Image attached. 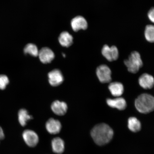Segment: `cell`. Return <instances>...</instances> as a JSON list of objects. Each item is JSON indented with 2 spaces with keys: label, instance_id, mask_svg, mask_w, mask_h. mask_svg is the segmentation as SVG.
<instances>
[{
  "label": "cell",
  "instance_id": "obj_15",
  "mask_svg": "<svg viewBox=\"0 0 154 154\" xmlns=\"http://www.w3.org/2000/svg\"><path fill=\"white\" fill-rule=\"evenodd\" d=\"M52 147L54 152L58 154H62L65 149L64 142L60 137H56L52 140Z\"/></svg>",
  "mask_w": 154,
  "mask_h": 154
},
{
  "label": "cell",
  "instance_id": "obj_8",
  "mask_svg": "<svg viewBox=\"0 0 154 154\" xmlns=\"http://www.w3.org/2000/svg\"><path fill=\"white\" fill-rule=\"evenodd\" d=\"M38 56L42 63L47 64L51 63L53 60L55 58V54L50 48L45 47L40 50Z\"/></svg>",
  "mask_w": 154,
  "mask_h": 154
},
{
  "label": "cell",
  "instance_id": "obj_14",
  "mask_svg": "<svg viewBox=\"0 0 154 154\" xmlns=\"http://www.w3.org/2000/svg\"><path fill=\"white\" fill-rule=\"evenodd\" d=\"M109 88L112 95L115 97L121 96L124 91V86L120 82L111 83L109 86Z\"/></svg>",
  "mask_w": 154,
  "mask_h": 154
},
{
  "label": "cell",
  "instance_id": "obj_17",
  "mask_svg": "<svg viewBox=\"0 0 154 154\" xmlns=\"http://www.w3.org/2000/svg\"><path fill=\"white\" fill-rule=\"evenodd\" d=\"M18 117L19 122L22 126H26L28 121L32 119V116L29 114L28 111L24 109H21L19 111Z\"/></svg>",
  "mask_w": 154,
  "mask_h": 154
},
{
  "label": "cell",
  "instance_id": "obj_13",
  "mask_svg": "<svg viewBox=\"0 0 154 154\" xmlns=\"http://www.w3.org/2000/svg\"><path fill=\"white\" fill-rule=\"evenodd\" d=\"M106 102L109 106L120 110H124L127 106L126 101L122 97H118L115 99H108L106 100Z\"/></svg>",
  "mask_w": 154,
  "mask_h": 154
},
{
  "label": "cell",
  "instance_id": "obj_12",
  "mask_svg": "<svg viewBox=\"0 0 154 154\" xmlns=\"http://www.w3.org/2000/svg\"><path fill=\"white\" fill-rule=\"evenodd\" d=\"M138 82L144 89H151L154 85V79L151 75L145 73L140 77Z\"/></svg>",
  "mask_w": 154,
  "mask_h": 154
},
{
  "label": "cell",
  "instance_id": "obj_23",
  "mask_svg": "<svg viewBox=\"0 0 154 154\" xmlns=\"http://www.w3.org/2000/svg\"><path fill=\"white\" fill-rule=\"evenodd\" d=\"M5 134L2 128L0 126V140H2L5 138Z\"/></svg>",
  "mask_w": 154,
  "mask_h": 154
},
{
  "label": "cell",
  "instance_id": "obj_11",
  "mask_svg": "<svg viewBox=\"0 0 154 154\" xmlns=\"http://www.w3.org/2000/svg\"><path fill=\"white\" fill-rule=\"evenodd\" d=\"M67 108L68 107L66 103L59 100L54 101L51 105V110L57 115H64L67 112Z\"/></svg>",
  "mask_w": 154,
  "mask_h": 154
},
{
  "label": "cell",
  "instance_id": "obj_6",
  "mask_svg": "<svg viewBox=\"0 0 154 154\" xmlns=\"http://www.w3.org/2000/svg\"><path fill=\"white\" fill-rule=\"evenodd\" d=\"M49 84L53 86H58L62 83L64 78L62 72L58 69H55L48 73Z\"/></svg>",
  "mask_w": 154,
  "mask_h": 154
},
{
  "label": "cell",
  "instance_id": "obj_22",
  "mask_svg": "<svg viewBox=\"0 0 154 154\" xmlns=\"http://www.w3.org/2000/svg\"><path fill=\"white\" fill-rule=\"evenodd\" d=\"M148 17L149 20L154 23V7L149 10L148 13Z\"/></svg>",
  "mask_w": 154,
  "mask_h": 154
},
{
  "label": "cell",
  "instance_id": "obj_2",
  "mask_svg": "<svg viewBox=\"0 0 154 154\" xmlns=\"http://www.w3.org/2000/svg\"><path fill=\"white\" fill-rule=\"evenodd\" d=\"M136 109L140 112L147 114L154 110V97L149 94L138 96L135 101Z\"/></svg>",
  "mask_w": 154,
  "mask_h": 154
},
{
  "label": "cell",
  "instance_id": "obj_4",
  "mask_svg": "<svg viewBox=\"0 0 154 154\" xmlns=\"http://www.w3.org/2000/svg\"><path fill=\"white\" fill-rule=\"evenodd\" d=\"M96 72L98 79L102 83H107L111 81V71L107 65H100L96 69Z\"/></svg>",
  "mask_w": 154,
  "mask_h": 154
},
{
  "label": "cell",
  "instance_id": "obj_9",
  "mask_svg": "<svg viewBox=\"0 0 154 154\" xmlns=\"http://www.w3.org/2000/svg\"><path fill=\"white\" fill-rule=\"evenodd\" d=\"M71 26L73 30L78 32L80 30H86L88 28V24L85 19L81 16H77L71 21Z\"/></svg>",
  "mask_w": 154,
  "mask_h": 154
},
{
  "label": "cell",
  "instance_id": "obj_18",
  "mask_svg": "<svg viewBox=\"0 0 154 154\" xmlns=\"http://www.w3.org/2000/svg\"><path fill=\"white\" fill-rule=\"evenodd\" d=\"M128 128L131 131L134 132L139 131L141 125L139 120L135 117H131L128 120Z\"/></svg>",
  "mask_w": 154,
  "mask_h": 154
},
{
  "label": "cell",
  "instance_id": "obj_3",
  "mask_svg": "<svg viewBox=\"0 0 154 154\" xmlns=\"http://www.w3.org/2000/svg\"><path fill=\"white\" fill-rule=\"evenodd\" d=\"M124 63L129 72L133 74L137 73L143 65L140 54L136 51L131 53L128 58L125 60Z\"/></svg>",
  "mask_w": 154,
  "mask_h": 154
},
{
  "label": "cell",
  "instance_id": "obj_10",
  "mask_svg": "<svg viewBox=\"0 0 154 154\" xmlns=\"http://www.w3.org/2000/svg\"><path fill=\"white\" fill-rule=\"evenodd\" d=\"M45 127L48 132L51 134H55L60 132L61 125L59 120L51 118L46 122Z\"/></svg>",
  "mask_w": 154,
  "mask_h": 154
},
{
  "label": "cell",
  "instance_id": "obj_1",
  "mask_svg": "<svg viewBox=\"0 0 154 154\" xmlns=\"http://www.w3.org/2000/svg\"><path fill=\"white\" fill-rule=\"evenodd\" d=\"M91 135L96 144L103 146L111 141L113 136V131L109 125L101 123L94 127L91 131Z\"/></svg>",
  "mask_w": 154,
  "mask_h": 154
},
{
  "label": "cell",
  "instance_id": "obj_19",
  "mask_svg": "<svg viewBox=\"0 0 154 154\" xmlns=\"http://www.w3.org/2000/svg\"><path fill=\"white\" fill-rule=\"evenodd\" d=\"M24 52L26 54H28L34 57H38L39 52L37 46L32 43L27 44L24 48Z\"/></svg>",
  "mask_w": 154,
  "mask_h": 154
},
{
  "label": "cell",
  "instance_id": "obj_5",
  "mask_svg": "<svg viewBox=\"0 0 154 154\" xmlns=\"http://www.w3.org/2000/svg\"><path fill=\"white\" fill-rule=\"evenodd\" d=\"M102 55L109 61L116 60L118 58L119 51L115 46L109 47L107 45H105L102 48Z\"/></svg>",
  "mask_w": 154,
  "mask_h": 154
},
{
  "label": "cell",
  "instance_id": "obj_20",
  "mask_svg": "<svg viewBox=\"0 0 154 154\" xmlns=\"http://www.w3.org/2000/svg\"><path fill=\"white\" fill-rule=\"evenodd\" d=\"M144 36L146 40L150 43H154V26L147 25L144 30Z\"/></svg>",
  "mask_w": 154,
  "mask_h": 154
},
{
  "label": "cell",
  "instance_id": "obj_7",
  "mask_svg": "<svg viewBox=\"0 0 154 154\" xmlns=\"http://www.w3.org/2000/svg\"><path fill=\"white\" fill-rule=\"evenodd\" d=\"M23 137L26 143L30 147H34L38 142V134L33 131L27 130L24 131Z\"/></svg>",
  "mask_w": 154,
  "mask_h": 154
},
{
  "label": "cell",
  "instance_id": "obj_16",
  "mask_svg": "<svg viewBox=\"0 0 154 154\" xmlns=\"http://www.w3.org/2000/svg\"><path fill=\"white\" fill-rule=\"evenodd\" d=\"M73 38L72 36L68 32H63L60 35L59 41L63 47H69L73 43Z\"/></svg>",
  "mask_w": 154,
  "mask_h": 154
},
{
  "label": "cell",
  "instance_id": "obj_21",
  "mask_svg": "<svg viewBox=\"0 0 154 154\" xmlns=\"http://www.w3.org/2000/svg\"><path fill=\"white\" fill-rule=\"evenodd\" d=\"M9 82V79L7 76L5 75H0V89H5Z\"/></svg>",
  "mask_w": 154,
  "mask_h": 154
}]
</instances>
